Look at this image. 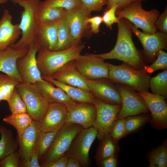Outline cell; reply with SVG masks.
I'll return each mask as SVG.
<instances>
[{"mask_svg":"<svg viewBox=\"0 0 167 167\" xmlns=\"http://www.w3.org/2000/svg\"><path fill=\"white\" fill-rule=\"evenodd\" d=\"M117 23L118 34L114 47L109 52L96 55L104 60L118 59L136 69L142 70L145 66L143 56L132 40V24L124 18L119 19Z\"/></svg>","mask_w":167,"mask_h":167,"instance_id":"1","label":"cell"},{"mask_svg":"<svg viewBox=\"0 0 167 167\" xmlns=\"http://www.w3.org/2000/svg\"><path fill=\"white\" fill-rule=\"evenodd\" d=\"M22 7L19 24L21 38L10 47L16 49L28 48L34 42L38 23L37 13L40 0H9Z\"/></svg>","mask_w":167,"mask_h":167,"instance_id":"2","label":"cell"},{"mask_svg":"<svg viewBox=\"0 0 167 167\" xmlns=\"http://www.w3.org/2000/svg\"><path fill=\"white\" fill-rule=\"evenodd\" d=\"M108 79L112 82L126 85L139 92H149V74L124 62L119 65L107 63Z\"/></svg>","mask_w":167,"mask_h":167,"instance_id":"3","label":"cell"},{"mask_svg":"<svg viewBox=\"0 0 167 167\" xmlns=\"http://www.w3.org/2000/svg\"><path fill=\"white\" fill-rule=\"evenodd\" d=\"M84 47L80 44L62 50L38 52L37 65L41 76H51L65 64L76 59Z\"/></svg>","mask_w":167,"mask_h":167,"instance_id":"4","label":"cell"},{"mask_svg":"<svg viewBox=\"0 0 167 167\" xmlns=\"http://www.w3.org/2000/svg\"><path fill=\"white\" fill-rule=\"evenodd\" d=\"M142 3H132L118 9L116 15L118 19L124 18L132 22L143 32L153 33L157 31L155 24L160 15L159 12L156 9L149 11L144 10Z\"/></svg>","mask_w":167,"mask_h":167,"instance_id":"5","label":"cell"},{"mask_svg":"<svg viewBox=\"0 0 167 167\" xmlns=\"http://www.w3.org/2000/svg\"><path fill=\"white\" fill-rule=\"evenodd\" d=\"M16 88L25 105L27 113L33 120L41 121L46 112L49 103L36 85L19 83Z\"/></svg>","mask_w":167,"mask_h":167,"instance_id":"6","label":"cell"},{"mask_svg":"<svg viewBox=\"0 0 167 167\" xmlns=\"http://www.w3.org/2000/svg\"><path fill=\"white\" fill-rule=\"evenodd\" d=\"M83 127L74 123H66L57 132L49 149L42 157L40 165L48 163L64 155L77 133Z\"/></svg>","mask_w":167,"mask_h":167,"instance_id":"7","label":"cell"},{"mask_svg":"<svg viewBox=\"0 0 167 167\" xmlns=\"http://www.w3.org/2000/svg\"><path fill=\"white\" fill-rule=\"evenodd\" d=\"M97 134V129L93 126L83 129L74 138L65 155L77 160L82 166H88L89 150Z\"/></svg>","mask_w":167,"mask_h":167,"instance_id":"8","label":"cell"},{"mask_svg":"<svg viewBox=\"0 0 167 167\" xmlns=\"http://www.w3.org/2000/svg\"><path fill=\"white\" fill-rule=\"evenodd\" d=\"M122 99V106L116 119L146 113L149 110L142 98L135 90L121 84L116 83Z\"/></svg>","mask_w":167,"mask_h":167,"instance_id":"9","label":"cell"},{"mask_svg":"<svg viewBox=\"0 0 167 167\" xmlns=\"http://www.w3.org/2000/svg\"><path fill=\"white\" fill-rule=\"evenodd\" d=\"M96 54H80L74 60L77 69L86 79H96L108 78L109 68L107 63Z\"/></svg>","mask_w":167,"mask_h":167,"instance_id":"10","label":"cell"},{"mask_svg":"<svg viewBox=\"0 0 167 167\" xmlns=\"http://www.w3.org/2000/svg\"><path fill=\"white\" fill-rule=\"evenodd\" d=\"M95 97L94 104L96 109V118L93 126L97 129V137L100 140L109 134L120 110L122 105L108 104Z\"/></svg>","mask_w":167,"mask_h":167,"instance_id":"11","label":"cell"},{"mask_svg":"<svg viewBox=\"0 0 167 167\" xmlns=\"http://www.w3.org/2000/svg\"><path fill=\"white\" fill-rule=\"evenodd\" d=\"M67 110L66 123L79 124L84 128L93 126L96 118L94 104L74 101L66 104Z\"/></svg>","mask_w":167,"mask_h":167,"instance_id":"12","label":"cell"},{"mask_svg":"<svg viewBox=\"0 0 167 167\" xmlns=\"http://www.w3.org/2000/svg\"><path fill=\"white\" fill-rule=\"evenodd\" d=\"M151 113L152 126L158 130L167 128V105L163 96L149 92H138Z\"/></svg>","mask_w":167,"mask_h":167,"instance_id":"13","label":"cell"},{"mask_svg":"<svg viewBox=\"0 0 167 167\" xmlns=\"http://www.w3.org/2000/svg\"><path fill=\"white\" fill-rule=\"evenodd\" d=\"M37 52V47L34 43L28 47L25 55L17 61V70L23 83L35 84L45 81L42 78L38 67L36 55Z\"/></svg>","mask_w":167,"mask_h":167,"instance_id":"14","label":"cell"},{"mask_svg":"<svg viewBox=\"0 0 167 167\" xmlns=\"http://www.w3.org/2000/svg\"><path fill=\"white\" fill-rule=\"evenodd\" d=\"M132 28L133 33L141 43L144 55L148 61L155 60L159 50L166 49L167 33L160 31H157L152 34L146 33L141 32L133 25Z\"/></svg>","mask_w":167,"mask_h":167,"instance_id":"15","label":"cell"},{"mask_svg":"<svg viewBox=\"0 0 167 167\" xmlns=\"http://www.w3.org/2000/svg\"><path fill=\"white\" fill-rule=\"evenodd\" d=\"M91 14L82 4L66 10L65 17L70 28L73 46L80 45L79 42L88 25L86 20L90 17Z\"/></svg>","mask_w":167,"mask_h":167,"instance_id":"16","label":"cell"},{"mask_svg":"<svg viewBox=\"0 0 167 167\" xmlns=\"http://www.w3.org/2000/svg\"><path fill=\"white\" fill-rule=\"evenodd\" d=\"M90 92L101 101L111 105H122V99L116 86L109 79H86Z\"/></svg>","mask_w":167,"mask_h":167,"instance_id":"17","label":"cell"},{"mask_svg":"<svg viewBox=\"0 0 167 167\" xmlns=\"http://www.w3.org/2000/svg\"><path fill=\"white\" fill-rule=\"evenodd\" d=\"M60 19L49 23L38 24L34 42L38 52L55 50Z\"/></svg>","mask_w":167,"mask_h":167,"instance_id":"18","label":"cell"},{"mask_svg":"<svg viewBox=\"0 0 167 167\" xmlns=\"http://www.w3.org/2000/svg\"><path fill=\"white\" fill-rule=\"evenodd\" d=\"M67 110L66 104L49 103L46 112L41 121L42 131H57L66 124Z\"/></svg>","mask_w":167,"mask_h":167,"instance_id":"19","label":"cell"},{"mask_svg":"<svg viewBox=\"0 0 167 167\" xmlns=\"http://www.w3.org/2000/svg\"><path fill=\"white\" fill-rule=\"evenodd\" d=\"M48 77L62 83L91 92L87 84L86 79L77 69L74 60L68 62L51 76Z\"/></svg>","mask_w":167,"mask_h":167,"instance_id":"20","label":"cell"},{"mask_svg":"<svg viewBox=\"0 0 167 167\" xmlns=\"http://www.w3.org/2000/svg\"><path fill=\"white\" fill-rule=\"evenodd\" d=\"M41 130V121L33 120L18 138L20 161L29 160L34 152Z\"/></svg>","mask_w":167,"mask_h":167,"instance_id":"21","label":"cell"},{"mask_svg":"<svg viewBox=\"0 0 167 167\" xmlns=\"http://www.w3.org/2000/svg\"><path fill=\"white\" fill-rule=\"evenodd\" d=\"M28 48L19 49L9 47L0 51V72L16 80L23 83L18 72L16 63L18 60L27 53Z\"/></svg>","mask_w":167,"mask_h":167,"instance_id":"22","label":"cell"},{"mask_svg":"<svg viewBox=\"0 0 167 167\" xmlns=\"http://www.w3.org/2000/svg\"><path fill=\"white\" fill-rule=\"evenodd\" d=\"M12 19L9 11L4 9L0 19V51L16 43L21 33L19 24H13Z\"/></svg>","mask_w":167,"mask_h":167,"instance_id":"23","label":"cell"},{"mask_svg":"<svg viewBox=\"0 0 167 167\" xmlns=\"http://www.w3.org/2000/svg\"><path fill=\"white\" fill-rule=\"evenodd\" d=\"M35 84L49 103H58L66 105L74 101L62 90L55 87L54 85L48 81L38 82Z\"/></svg>","mask_w":167,"mask_h":167,"instance_id":"24","label":"cell"},{"mask_svg":"<svg viewBox=\"0 0 167 167\" xmlns=\"http://www.w3.org/2000/svg\"><path fill=\"white\" fill-rule=\"evenodd\" d=\"M42 78L62 90L73 101L94 104L95 97L91 92L78 88L66 85L48 77L42 76Z\"/></svg>","mask_w":167,"mask_h":167,"instance_id":"25","label":"cell"},{"mask_svg":"<svg viewBox=\"0 0 167 167\" xmlns=\"http://www.w3.org/2000/svg\"><path fill=\"white\" fill-rule=\"evenodd\" d=\"M0 161L6 156L17 151L18 141L16 140L12 131L3 126H0Z\"/></svg>","mask_w":167,"mask_h":167,"instance_id":"26","label":"cell"},{"mask_svg":"<svg viewBox=\"0 0 167 167\" xmlns=\"http://www.w3.org/2000/svg\"><path fill=\"white\" fill-rule=\"evenodd\" d=\"M66 10L62 8L45 6L40 2L37 13L38 23H48L60 20L65 16Z\"/></svg>","mask_w":167,"mask_h":167,"instance_id":"27","label":"cell"},{"mask_svg":"<svg viewBox=\"0 0 167 167\" xmlns=\"http://www.w3.org/2000/svg\"><path fill=\"white\" fill-rule=\"evenodd\" d=\"M100 140L94 157L96 162L108 157L117 155L119 149L118 143L115 141L109 134Z\"/></svg>","mask_w":167,"mask_h":167,"instance_id":"28","label":"cell"},{"mask_svg":"<svg viewBox=\"0 0 167 167\" xmlns=\"http://www.w3.org/2000/svg\"><path fill=\"white\" fill-rule=\"evenodd\" d=\"M4 122L14 127L17 131L18 138L32 124L33 119L27 113L11 114L3 118Z\"/></svg>","mask_w":167,"mask_h":167,"instance_id":"29","label":"cell"},{"mask_svg":"<svg viewBox=\"0 0 167 167\" xmlns=\"http://www.w3.org/2000/svg\"><path fill=\"white\" fill-rule=\"evenodd\" d=\"M69 26L65 15L60 20L57 31V41L55 50H61L73 47Z\"/></svg>","mask_w":167,"mask_h":167,"instance_id":"30","label":"cell"},{"mask_svg":"<svg viewBox=\"0 0 167 167\" xmlns=\"http://www.w3.org/2000/svg\"><path fill=\"white\" fill-rule=\"evenodd\" d=\"M148 159L149 167H166L167 166V142L150 151Z\"/></svg>","mask_w":167,"mask_h":167,"instance_id":"31","label":"cell"},{"mask_svg":"<svg viewBox=\"0 0 167 167\" xmlns=\"http://www.w3.org/2000/svg\"><path fill=\"white\" fill-rule=\"evenodd\" d=\"M149 86L153 94L160 95L165 99L167 96V70L151 78Z\"/></svg>","mask_w":167,"mask_h":167,"instance_id":"32","label":"cell"},{"mask_svg":"<svg viewBox=\"0 0 167 167\" xmlns=\"http://www.w3.org/2000/svg\"><path fill=\"white\" fill-rule=\"evenodd\" d=\"M19 83L11 77L0 72V102L8 100Z\"/></svg>","mask_w":167,"mask_h":167,"instance_id":"33","label":"cell"},{"mask_svg":"<svg viewBox=\"0 0 167 167\" xmlns=\"http://www.w3.org/2000/svg\"><path fill=\"white\" fill-rule=\"evenodd\" d=\"M57 131H40L36 143L40 159L46 154L49 149Z\"/></svg>","mask_w":167,"mask_h":167,"instance_id":"34","label":"cell"},{"mask_svg":"<svg viewBox=\"0 0 167 167\" xmlns=\"http://www.w3.org/2000/svg\"><path fill=\"white\" fill-rule=\"evenodd\" d=\"M124 119L126 135L132 132L146 123L150 119L148 114L144 113L127 117Z\"/></svg>","mask_w":167,"mask_h":167,"instance_id":"35","label":"cell"},{"mask_svg":"<svg viewBox=\"0 0 167 167\" xmlns=\"http://www.w3.org/2000/svg\"><path fill=\"white\" fill-rule=\"evenodd\" d=\"M7 101L12 114L27 113L25 105L16 88Z\"/></svg>","mask_w":167,"mask_h":167,"instance_id":"36","label":"cell"},{"mask_svg":"<svg viewBox=\"0 0 167 167\" xmlns=\"http://www.w3.org/2000/svg\"><path fill=\"white\" fill-rule=\"evenodd\" d=\"M156 58L152 64L145 66L142 70L148 74L160 69L167 70V53L163 50H160L157 53Z\"/></svg>","mask_w":167,"mask_h":167,"instance_id":"37","label":"cell"},{"mask_svg":"<svg viewBox=\"0 0 167 167\" xmlns=\"http://www.w3.org/2000/svg\"><path fill=\"white\" fill-rule=\"evenodd\" d=\"M42 5L49 7L62 8L70 10L81 5L80 0H45L40 1Z\"/></svg>","mask_w":167,"mask_h":167,"instance_id":"38","label":"cell"},{"mask_svg":"<svg viewBox=\"0 0 167 167\" xmlns=\"http://www.w3.org/2000/svg\"><path fill=\"white\" fill-rule=\"evenodd\" d=\"M109 134L116 142L126 135L124 119H116L110 129Z\"/></svg>","mask_w":167,"mask_h":167,"instance_id":"39","label":"cell"},{"mask_svg":"<svg viewBox=\"0 0 167 167\" xmlns=\"http://www.w3.org/2000/svg\"><path fill=\"white\" fill-rule=\"evenodd\" d=\"M117 10L116 6H112L106 10L102 16V22L110 30L112 29V25L114 23H117L119 19L116 15Z\"/></svg>","mask_w":167,"mask_h":167,"instance_id":"40","label":"cell"},{"mask_svg":"<svg viewBox=\"0 0 167 167\" xmlns=\"http://www.w3.org/2000/svg\"><path fill=\"white\" fill-rule=\"evenodd\" d=\"M20 157L18 151L9 154L0 161V167H19Z\"/></svg>","mask_w":167,"mask_h":167,"instance_id":"41","label":"cell"},{"mask_svg":"<svg viewBox=\"0 0 167 167\" xmlns=\"http://www.w3.org/2000/svg\"><path fill=\"white\" fill-rule=\"evenodd\" d=\"M83 5L90 12L100 11L107 5V0H80Z\"/></svg>","mask_w":167,"mask_h":167,"instance_id":"42","label":"cell"},{"mask_svg":"<svg viewBox=\"0 0 167 167\" xmlns=\"http://www.w3.org/2000/svg\"><path fill=\"white\" fill-rule=\"evenodd\" d=\"M39 159L38 149L36 144L34 152L30 159L28 161H20L19 167H41L39 162Z\"/></svg>","mask_w":167,"mask_h":167,"instance_id":"43","label":"cell"},{"mask_svg":"<svg viewBox=\"0 0 167 167\" xmlns=\"http://www.w3.org/2000/svg\"><path fill=\"white\" fill-rule=\"evenodd\" d=\"M155 25L158 30L167 33V8L165 7L164 11L160 15L155 22Z\"/></svg>","mask_w":167,"mask_h":167,"instance_id":"44","label":"cell"},{"mask_svg":"<svg viewBox=\"0 0 167 167\" xmlns=\"http://www.w3.org/2000/svg\"><path fill=\"white\" fill-rule=\"evenodd\" d=\"M146 0H107L106 10L113 6L117 7V10L122 8L131 3L134 2H142Z\"/></svg>","mask_w":167,"mask_h":167,"instance_id":"45","label":"cell"},{"mask_svg":"<svg viewBox=\"0 0 167 167\" xmlns=\"http://www.w3.org/2000/svg\"><path fill=\"white\" fill-rule=\"evenodd\" d=\"M102 22V16L97 15L93 17H89L86 20L88 24H90L91 28V32L94 34H97L100 32V26Z\"/></svg>","mask_w":167,"mask_h":167,"instance_id":"46","label":"cell"},{"mask_svg":"<svg viewBox=\"0 0 167 167\" xmlns=\"http://www.w3.org/2000/svg\"><path fill=\"white\" fill-rule=\"evenodd\" d=\"M96 162L97 166L99 167H116L118 165L116 155L108 157Z\"/></svg>","mask_w":167,"mask_h":167,"instance_id":"47","label":"cell"},{"mask_svg":"<svg viewBox=\"0 0 167 167\" xmlns=\"http://www.w3.org/2000/svg\"><path fill=\"white\" fill-rule=\"evenodd\" d=\"M68 158L65 155L54 161L41 165V167H66Z\"/></svg>","mask_w":167,"mask_h":167,"instance_id":"48","label":"cell"},{"mask_svg":"<svg viewBox=\"0 0 167 167\" xmlns=\"http://www.w3.org/2000/svg\"><path fill=\"white\" fill-rule=\"evenodd\" d=\"M81 165L79 161L72 157H68L66 167H80Z\"/></svg>","mask_w":167,"mask_h":167,"instance_id":"49","label":"cell"},{"mask_svg":"<svg viewBox=\"0 0 167 167\" xmlns=\"http://www.w3.org/2000/svg\"><path fill=\"white\" fill-rule=\"evenodd\" d=\"M9 0H0V5L6 3Z\"/></svg>","mask_w":167,"mask_h":167,"instance_id":"50","label":"cell"},{"mask_svg":"<svg viewBox=\"0 0 167 167\" xmlns=\"http://www.w3.org/2000/svg\"></svg>","mask_w":167,"mask_h":167,"instance_id":"51","label":"cell"}]
</instances>
